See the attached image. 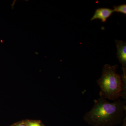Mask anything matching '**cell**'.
Here are the masks:
<instances>
[{
    "label": "cell",
    "instance_id": "1",
    "mask_svg": "<svg viewBox=\"0 0 126 126\" xmlns=\"http://www.w3.org/2000/svg\"><path fill=\"white\" fill-rule=\"evenodd\" d=\"M126 109V101L119 99L110 102L100 97L94 100L93 107L85 113L83 119L94 126L116 125L121 122Z\"/></svg>",
    "mask_w": 126,
    "mask_h": 126
},
{
    "label": "cell",
    "instance_id": "2",
    "mask_svg": "<svg viewBox=\"0 0 126 126\" xmlns=\"http://www.w3.org/2000/svg\"><path fill=\"white\" fill-rule=\"evenodd\" d=\"M118 65L105 64L101 77L97 81L101 89L100 97L115 101L121 96L123 84L121 77L117 73Z\"/></svg>",
    "mask_w": 126,
    "mask_h": 126
},
{
    "label": "cell",
    "instance_id": "3",
    "mask_svg": "<svg viewBox=\"0 0 126 126\" xmlns=\"http://www.w3.org/2000/svg\"><path fill=\"white\" fill-rule=\"evenodd\" d=\"M117 57L122 64L123 74L122 76L126 77V43L123 41L116 40Z\"/></svg>",
    "mask_w": 126,
    "mask_h": 126
},
{
    "label": "cell",
    "instance_id": "4",
    "mask_svg": "<svg viewBox=\"0 0 126 126\" xmlns=\"http://www.w3.org/2000/svg\"><path fill=\"white\" fill-rule=\"evenodd\" d=\"M113 12L114 11L113 10L109 8H98L96 10L94 15L91 18V21L99 19L102 22L104 23Z\"/></svg>",
    "mask_w": 126,
    "mask_h": 126
},
{
    "label": "cell",
    "instance_id": "5",
    "mask_svg": "<svg viewBox=\"0 0 126 126\" xmlns=\"http://www.w3.org/2000/svg\"><path fill=\"white\" fill-rule=\"evenodd\" d=\"M114 12H120L124 14H126V5L122 4L114 6L113 9Z\"/></svg>",
    "mask_w": 126,
    "mask_h": 126
},
{
    "label": "cell",
    "instance_id": "6",
    "mask_svg": "<svg viewBox=\"0 0 126 126\" xmlns=\"http://www.w3.org/2000/svg\"><path fill=\"white\" fill-rule=\"evenodd\" d=\"M27 126H41L40 124L37 123L29 122L28 123Z\"/></svg>",
    "mask_w": 126,
    "mask_h": 126
},
{
    "label": "cell",
    "instance_id": "7",
    "mask_svg": "<svg viewBox=\"0 0 126 126\" xmlns=\"http://www.w3.org/2000/svg\"><path fill=\"white\" fill-rule=\"evenodd\" d=\"M25 126V125H23V124H20V125H18V126Z\"/></svg>",
    "mask_w": 126,
    "mask_h": 126
}]
</instances>
